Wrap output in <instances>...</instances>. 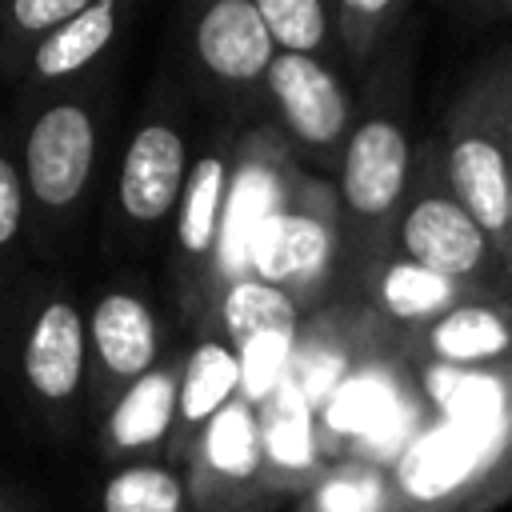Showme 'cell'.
<instances>
[{
  "instance_id": "cell-23",
  "label": "cell",
  "mask_w": 512,
  "mask_h": 512,
  "mask_svg": "<svg viewBox=\"0 0 512 512\" xmlns=\"http://www.w3.org/2000/svg\"><path fill=\"white\" fill-rule=\"evenodd\" d=\"M268 36L276 44V52L288 56H312V60H328L336 56L332 48V4L324 0H256Z\"/></svg>"
},
{
  "instance_id": "cell-11",
  "label": "cell",
  "mask_w": 512,
  "mask_h": 512,
  "mask_svg": "<svg viewBox=\"0 0 512 512\" xmlns=\"http://www.w3.org/2000/svg\"><path fill=\"white\" fill-rule=\"evenodd\" d=\"M264 108L268 124L280 132L296 160H308L316 168H340L356 120V96L328 60L276 52L268 68Z\"/></svg>"
},
{
  "instance_id": "cell-16",
  "label": "cell",
  "mask_w": 512,
  "mask_h": 512,
  "mask_svg": "<svg viewBox=\"0 0 512 512\" xmlns=\"http://www.w3.org/2000/svg\"><path fill=\"white\" fill-rule=\"evenodd\" d=\"M404 352L432 368H488L512 360V300L480 292L444 316L404 328Z\"/></svg>"
},
{
  "instance_id": "cell-22",
  "label": "cell",
  "mask_w": 512,
  "mask_h": 512,
  "mask_svg": "<svg viewBox=\"0 0 512 512\" xmlns=\"http://www.w3.org/2000/svg\"><path fill=\"white\" fill-rule=\"evenodd\" d=\"M88 0H0V84H16L28 56Z\"/></svg>"
},
{
  "instance_id": "cell-14",
  "label": "cell",
  "mask_w": 512,
  "mask_h": 512,
  "mask_svg": "<svg viewBox=\"0 0 512 512\" xmlns=\"http://www.w3.org/2000/svg\"><path fill=\"white\" fill-rule=\"evenodd\" d=\"M136 16L132 0H88L68 24H60L24 64L20 80L12 84V100L52 92L76 80H88L108 68L112 52L128 36V24Z\"/></svg>"
},
{
  "instance_id": "cell-25",
  "label": "cell",
  "mask_w": 512,
  "mask_h": 512,
  "mask_svg": "<svg viewBox=\"0 0 512 512\" xmlns=\"http://www.w3.org/2000/svg\"><path fill=\"white\" fill-rule=\"evenodd\" d=\"M444 12L452 20L472 24V28H488V24H508L512 20V0H464V4H448Z\"/></svg>"
},
{
  "instance_id": "cell-20",
  "label": "cell",
  "mask_w": 512,
  "mask_h": 512,
  "mask_svg": "<svg viewBox=\"0 0 512 512\" xmlns=\"http://www.w3.org/2000/svg\"><path fill=\"white\" fill-rule=\"evenodd\" d=\"M96 512H196V500L184 468L168 460H140L104 476Z\"/></svg>"
},
{
  "instance_id": "cell-8",
  "label": "cell",
  "mask_w": 512,
  "mask_h": 512,
  "mask_svg": "<svg viewBox=\"0 0 512 512\" xmlns=\"http://www.w3.org/2000/svg\"><path fill=\"white\" fill-rule=\"evenodd\" d=\"M276 44L256 0H212L188 12L180 28L176 80L200 100L216 124L260 128L268 120L264 92Z\"/></svg>"
},
{
  "instance_id": "cell-26",
  "label": "cell",
  "mask_w": 512,
  "mask_h": 512,
  "mask_svg": "<svg viewBox=\"0 0 512 512\" xmlns=\"http://www.w3.org/2000/svg\"><path fill=\"white\" fill-rule=\"evenodd\" d=\"M232 512H280V508L268 504V500H260V504H244V508H232Z\"/></svg>"
},
{
  "instance_id": "cell-24",
  "label": "cell",
  "mask_w": 512,
  "mask_h": 512,
  "mask_svg": "<svg viewBox=\"0 0 512 512\" xmlns=\"http://www.w3.org/2000/svg\"><path fill=\"white\" fill-rule=\"evenodd\" d=\"M296 512H388V484L372 464H340L304 488Z\"/></svg>"
},
{
  "instance_id": "cell-10",
  "label": "cell",
  "mask_w": 512,
  "mask_h": 512,
  "mask_svg": "<svg viewBox=\"0 0 512 512\" xmlns=\"http://www.w3.org/2000/svg\"><path fill=\"white\" fill-rule=\"evenodd\" d=\"M164 328L152 300V288L132 276H108L88 296V416L92 424L108 416V408L160 360Z\"/></svg>"
},
{
  "instance_id": "cell-5",
  "label": "cell",
  "mask_w": 512,
  "mask_h": 512,
  "mask_svg": "<svg viewBox=\"0 0 512 512\" xmlns=\"http://www.w3.org/2000/svg\"><path fill=\"white\" fill-rule=\"evenodd\" d=\"M448 180L504 260L512 220V40L476 56L440 116Z\"/></svg>"
},
{
  "instance_id": "cell-9",
  "label": "cell",
  "mask_w": 512,
  "mask_h": 512,
  "mask_svg": "<svg viewBox=\"0 0 512 512\" xmlns=\"http://www.w3.org/2000/svg\"><path fill=\"white\" fill-rule=\"evenodd\" d=\"M392 256H404L436 276H448L472 292H496V280L504 272L500 252L492 248V240L484 236V228L472 220V212L460 204L452 180H448V164H444V148L440 136H424L416 144V160H412V180L396 216V248Z\"/></svg>"
},
{
  "instance_id": "cell-4",
  "label": "cell",
  "mask_w": 512,
  "mask_h": 512,
  "mask_svg": "<svg viewBox=\"0 0 512 512\" xmlns=\"http://www.w3.org/2000/svg\"><path fill=\"white\" fill-rule=\"evenodd\" d=\"M192 96L168 72L152 84L148 108L120 148L108 212L100 224V244L108 256H128L152 248L164 228H172L184 200L196 152L192 148Z\"/></svg>"
},
{
  "instance_id": "cell-7",
  "label": "cell",
  "mask_w": 512,
  "mask_h": 512,
  "mask_svg": "<svg viewBox=\"0 0 512 512\" xmlns=\"http://www.w3.org/2000/svg\"><path fill=\"white\" fill-rule=\"evenodd\" d=\"M240 128L212 124L204 136L184 200L172 220V256H168V292L184 316V324L200 332H216L220 296L232 280L224 260L228 216H232V188L240 168Z\"/></svg>"
},
{
  "instance_id": "cell-3",
  "label": "cell",
  "mask_w": 512,
  "mask_h": 512,
  "mask_svg": "<svg viewBox=\"0 0 512 512\" xmlns=\"http://www.w3.org/2000/svg\"><path fill=\"white\" fill-rule=\"evenodd\" d=\"M0 396L40 440H72L88 416V300L64 268H32L0 292Z\"/></svg>"
},
{
  "instance_id": "cell-15",
  "label": "cell",
  "mask_w": 512,
  "mask_h": 512,
  "mask_svg": "<svg viewBox=\"0 0 512 512\" xmlns=\"http://www.w3.org/2000/svg\"><path fill=\"white\" fill-rule=\"evenodd\" d=\"M180 372H184V348H168V356L140 376L104 420H96V452L112 468L140 464V460H164L172 424H176V396H180Z\"/></svg>"
},
{
  "instance_id": "cell-2",
  "label": "cell",
  "mask_w": 512,
  "mask_h": 512,
  "mask_svg": "<svg viewBox=\"0 0 512 512\" xmlns=\"http://www.w3.org/2000/svg\"><path fill=\"white\" fill-rule=\"evenodd\" d=\"M112 72L12 100L36 268H64L96 216L112 136Z\"/></svg>"
},
{
  "instance_id": "cell-6",
  "label": "cell",
  "mask_w": 512,
  "mask_h": 512,
  "mask_svg": "<svg viewBox=\"0 0 512 512\" xmlns=\"http://www.w3.org/2000/svg\"><path fill=\"white\" fill-rule=\"evenodd\" d=\"M244 264L252 276L280 288L300 312H320L340 300L344 232L336 184L292 160L272 204L244 232Z\"/></svg>"
},
{
  "instance_id": "cell-1",
  "label": "cell",
  "mask_w": 512,
  "mask_h": 512,
  "mask_svg": "<svg viewBox=\"0 0 512 512\" xmlns=\"http://www.w3.org/2000/svg\"><path fill=\"white\" fill-rule=\"evenodd\" d=\"M420 44L424 24L416 20L356 96V120L336 168V204L344 232L340 300H360L396 248V216L416 160L412 104Z\"/></svg>"
},
{
  "instance_id": "cell-18",
  "label": "cell",
  "mask_w": 512,
  "mask_h": 512,
  "mask_svg": "<svg viewBox=\"0 0 512 512\" xmlns=\"http://www.w3.org/2000/svg\"><path fill=\"white\" fill-rule=\"evenodd\" d=\"M416 20L420 12L412 0H336L332 4L336 60L368 80Z\"/></svg>"
},
{
  "instance_id": "cell-12",
  "label": "cell",
  "mask_w": 512,
  "mask_h": 512,
  "mask_svg": "<svg viewBox=\"0 0 512 512\" xmlns=\"http://www.w3.org/2000/svg\"><path fill=\"white\" fill-rule=\"evenodd\" d=\"M300 316L304 312L268 280L252 272H236L228 280L216 312V332L240 356L248 400L292 368L300 348Z\"/></svg>"
},
{
  "instance_id": "cell-21",
  "label": "cell",
  "mask_w": 512,
  "mask_h": 512,
  "mask_svg": "<svg viewBox=\"0 0 512 512\" xmlns=\"http://www.w3.org/2000/svg\"><path fill=\"white\" fill-rule=\"evenodd\" d=\"M36 268L12 108H0V292Z\"/></svg>"
},
{
  "instance_id": "cell-19",
  "label": "cell",
  "mask_w": 512,
  "mask_h": 512,
  "mask_svg": "<svg viewBox=\"0 0 512 512\" xmlns=\"http://www.w3.org/2000/svg\"><path fill=\"white\" fill-rule=\"evenodd\" d=\"M468 296H480V292H472V288H464L448 276H436V272H428V268H420L404 256H392L372 276V284L364 288V296L356 304H368L384 320L416 328V324H428V320L444 316L448 308H456Z\"/></svg>"
},
{
  "instance_id": "cell-17",
  "label": "cell",
  "mask_w": 512,
  "mask_h": 512,
  "mask_svg": "<svg viewBox=\"0 0 512 512\" xmlns=\"http://www.w3.org/2000/svg\"><path fill=\"white\" fill-rule=\"evenodd\" d=\"M244 396V368L232 344L220 332H200L192 348H184V372H180V396H176V424L168 440V464L184 468L204 440V432L216 424V416Z\"/></svg>"
},
{
  "instance_id": "cell-28",
  "label": "cell",
  "mask_w": 512,
  "mask_h": 512,
  "mask_svg": "<svg viewBox=\"0 0 512 512\" xmlns=\"http://www.w3.org/2000/svg\"><path fill=\"white\" fill-rule=\"evenodd\" d=\"M0 512H24V508H20V504H16V500H12V496L0 488Z\"/></svg>"
},
{
  "instance_id": "cell-13",
  "label": "cell",
  "mask_w": 512,
  "mask_h": 512,
  "mask_svg": "<svg viewBox=\"0 0 512 512\" xmlns=\"http://www.w3.org/2000/svg\"><path fill=\"white\" fill-rule=\"evenodd\" d=\"M184 472L192 484L196 512H232L244 504H260L268 452H264V436L248 396L232 400L216 416V424L204 432Z\"/></svg>"
},
{
  "instance_id": "cell-27",
  "label": "cell",
  "mask_w": 512,
  "mask_h": 512,
  "mask_svg": "<svg viewBox=\"0 0 512 512\" xmlns=\"http://www.w3.org/2000/svg\"><path fill=\"white\" fill-rule=\"evenodd\" d=\"M504 272L512 280V220H508V248H504Z\"/></svg>"
}]
</instances>
